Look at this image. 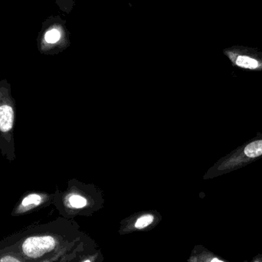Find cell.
Returning a JSON list of instances; mask_svg holds the SVG:
<instances>
[{
	"label": "cell",
	"instance_id": "7",
	"mask_svg": "<svg viewBox=\"0 0 262 262\" xmlns=\"http://www.w3.org/2000/svg\"><path fill=\"white\" fill-rule=\"evenodd\" d=\"M69 203L74 208H80L85 206L87 200L80 195H72L69 198Z\"/></svg>",
	"mask_w": 262,
	"mask_h": 262
},
{
	"label": "cell",
	"instance_id": "5",
	"mask_svg": "<svg viewBox=\"0 0 262 262\" xmlns=\"http://www.w3.org/2000/svg\"><path fill=\"white\" fill-rule=\"evenodd\" d=\"M0 262H30L16 251L0 243Z\"/></svg>",
	"mask_w": 262,
	"mask_h": 262
},
{
	"label": "cell",
	"instance_id": "6",
	"mask_svg": "<svg viewBox=\"0 0 262 262\" xmlns=\"http://www.w3.org/2000/svg\"><path fill=\"white\" fill-rule=\"evenodd\" d=\"M153 220H154V218L152 215H145V216L139 218L137 221L136 222L135 227L138 229L146 228V226H149L153 222Z\"/></svg>",
	"mask_w": 262,
	"mask_h": 262
},
{
	"label": "cell",
	"instance_id": "3",
	"mask_svg": "<svg viewBox=\"0 0 262 262\" xmlns=\"http://www.w3.org/2000/svg\"><path fill=\"white\" fill-rule=\"evenodd\" d=\"M43 202V198L38 194L32 193L29 194L26 197L23 198L22 202H20L18 208L15 210L13 215L19 216V215H23L25 213H29L33 208H37Z\"/></svg>",
	"mask_w": 262,
	"mask_h": 262
},
{
	"label": "cell",
	"instance_id": "2",
	"mask_svg": "<svg viewBox=\"0 0 262 262\" xmlns=\"http://www.w3.org/2000/svg\"><path fill=\"white\" fill-rule=\"evenodd\" d=\"M224 54L234 67L249 72H262V51L257 48L235 45L225 49Z\"/></svg>",
	"mask_w": 262,
	"mask_h": 262
},
{
	"label": "cell",
	"instance_id": "10",
	"mask_svg": "<svg viewBox=\"0 0 262 262\" xmlns=\"http://www.w3.org/2000/svg\"><path fill=\"white\" fill-rule=\"evenodd\" d=\"M210 262H226V260H222V259L219 258V257H213Z\"/></svg>",
	"mask_w": 262,
	"mask_h": 262
},
{
	"label": "cell",
	"instance_id": "8",
	"mask_svg": "<svg viewBox=\"0 0 262 262\" xmlns=\"http://www.w3.org/2000/svg\"><path fill=\"white\" fill-rule=\"evenodd\" d=\"M45 38L47 42L55 43L59 41V38H60V33L56 29H53V30L48 31L45 34Z\"/></svg>",
	"mask_w": 262,
	"mask_h": 262
},
{
	"label": "cell",
	"instance_id": "11",
	"mask_svg": "<svg viewBox=\"0 0 262 262\" xmlns=\"http://www.w3.org/2000/svg\"><path fill=\"white\" fill-rule=\"evenodd\" d=\"M84 262H91V260H86Z\"/></svg>",
	"mask_w": 262,
	"mask_h": 262
},
{
	"label": "cell",
	"instance_id": "9",
	"mask_svg": "<svg viewBox=\"0 0 262 262\" xmlns=\"http://www.w3.org/2000/svg\"><path fill=\"white\" fill-rule=\"evenodd\" d=\"M251 262H262V254H258L252 259Z\"/></svg>",
	"mask_w": 262,
	"mask_h": 262
},
{
	"label": "cell",
	"instance_id": "4",
	"mask_svg": "<svg viewBox=\"0 0 262 262\" xmlns=\"http://www.w3.org/2000/svg\"><path fill=\"white\" fill-rule=\"evenodd\" d=\"M14 113L13 108L9 105L0 107V130L7 132L11 130L13 125Z\"/></svg>",
	"mask_w": 262,
	"mask_h": 262
},
{
	"label": "cell",
	"instance_id": "1",
	"mask_svg": "<svg viewBox=\"0 0 262 262\" xmlns=\"http://www.w3.org/2000/svg\"><path fill=\"white\" fill-rule=\"evenodd\" d=\"M262 158V132L222 158L212 168L213 177L227 174L246 167Z\"/></svg>",
	"mask_w": 262,
	"mask_h": 262
}]
</instances>
